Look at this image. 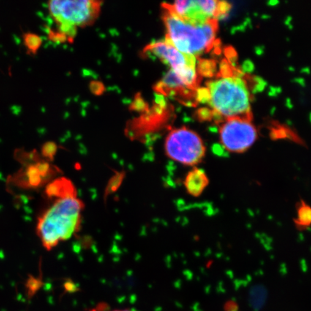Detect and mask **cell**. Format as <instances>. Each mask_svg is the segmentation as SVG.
I'll return each instance as SVG.
<instances>
[{
    "label": "cell",
    "instance_id": "cell-1",
    "mask_svg": "<svg viewBox=\"0 0 311 311\" xmlns=\"http://www.w3.org/2000/svg\"><path fill=\"white\" fill-rule=\"evenodd\" d=\"M85 204L77 197L56 200L38 222L37 233L43 246L50 250L80 229Z\"/></svg>",
    "mask_w": 311,
    "mask_h": 311
},
{
    "label": "cell",
    "instance_id": "cell-2",
    "mask_svg": "<svg viewBox=\"0 0 311 311\" xmlns=\"http://www.w3.org/2000/svg\"><path fill=\"white\" fill-rule=\"evenodd\" d=\"M162 20L166 41L177 49L192 56H200L213 48L218 31V20L193 23L183 20L162 4Z\"/></svg>",
    "mask_w": 311,
    "mask_h": 311
},
{
    "label": "cell",
    "instance_id": "cell-3",
    "mask_svg": "<svg viewBox=\"0 0 311 311\" xmlns=\"http://www.w3.org/2000/svg\"><path fill=\"white\" fill-rule=\"evenodd\" d=\"M208 99L213 113L224 119L248 117L251 96L246 82L236 75H222L207 83Z\"/></svg>",
    "mask_w": 311,
    "mask_h": 311
},
{
    "label": "cell",
    "instance_id": "cell-4",
    "mask_svg": "<svg viewBox=\"0 0 311 311\" xmlns=\"http://www.w3.org/2000/svg\"><path fill=\"white\" fill-rule=\"evenodd\" d=\"M100 1L54 0L48 3L50 15L68 41L74 40L77 28L92 24L100 12Z\"/></svg>",
    "mask_w": 311,
    "mask_h": 311
},
{
    "label": "cell",
    "instance_id": "cell-5",
    "mask_svg": "<svg viewBox=\"0 0 311 311\" xmlns=\"http://www.w3.org/2000/svg\"><path fill=\"white\" fill-rule=\"evenodd\" d=\"M169 158L189 167H195L203 161L205 146L200 135L186 127L175 129L167 135L164 143Z\"/></svg>",
    "mask_w": 311,
    "mask_h": 311
},
{
    "label": "cell",
    "instance_id": "cell-6",
    "mask_svg": "<svg viewBox=\"0 0 311 311\" xmlns=\"http://www.w3.org/2000/svg\"><path fill=\"white\" fill-rule=\"evenodd\" d=\"M145 55H151L171 67L184 85L192 87L199 81L197 57L182 53L166 41H156L146 45Z\"/></svg>",
    "mask_w": 311,
    "mask_h": 311
},
{
    "label": "cell",
    "instance_id": "cell-7",
    "mask_svg": "<svg viewBox=\"0 0 311 311\" xmlns=\"http://www.w3.org/2000/svg\"><path fill=\"white\" fill-rule=\"evenodd\" d=\"M252 118L236 117L224 120L219 129L222 147L231 153L245 152L255 143L258 133Z\"/></svg>",
    "mask_w": 311,
    "mask_h": 311
},
{
    "label": "cell",
    "instance_id": "cell-8",
    "mask_svg": "<svg viewBox=\"0 0 311 311\" xmlns=\"http://www.w3.org/2000/svg\"><path fill=\"white\" fill-rule=\"evenodd\" d=\"M164 4L178 16L193 23L218 20L228 12L230 7L228 3L216 0H184L175 1L172 4Z\"/></svg>",
    "mask_w": 311,
    "mask_h": 311
},
{
    "label": "cell",
    "instance_id": "cell-9",
    "mask_svg": "<svg viewBox=\"0 0 311 311\" xmlns=\"http://www.w3.org/2000/svg\"><path fill=\"white\" fill-rule=\"evenodd\" d=\"M172 106L165 97L156 94L155 102L146 113L135 118L127 128V135L131 138H142L151 133L157 131L168 122L171 115Z\"/></svg>",
    "mask_w": 311,
    "mask_h": 311
},
{
    "label": "cell",
    "instance_id": "cell-10",
    "mask_svg": "<svg viewBox=\"0 0 311 311\" xmlns=\"http://www.w3.org/2000/svg\"><path fill=\"white\" fill-rule=\"evenodd\" d=\"M156 94L164 97H172L178 98L179 101L184 99V103L189 99L195 98L196 91L189 89L173 70L170 69L160 82L154 87Z\"/></svg>",
    "mask_w": 311,
    "mask_h": 311
},
{
    "label": "cell",
    "instance_id": "cell-11",
    "mask_svg": "<svg viewBox=\"0 0 311 311\" xmlns=\"http://www.w3.org/2000/svg\"><path fill=\"white\" fill-rule=\"evenodd\" d=\"M209 183V178L204 170L195 167L186 175L184 185L189 195L198 197L203 193Z\"/></svg>",
    "mask_w": 311,
    "mask_h": 311
},
{
    "label": "cell",
    "instance_id": "cell-12",
    "mask_svg": "<svg viewBox=\"0 0 311 311\" xmlns=\"http://www.w3.org/2000/svg\"><path fill=\"white\" fill-rule=\"evenodd\" d=\"M46 196L56 200L66 197H77V190L72 181L61 178L55 179L45 188Z\"/></svg>",
    "mask_w": 311,
    "mask_h": 311
},
{
    "label": "cell",
    "instance_id": "cell-13",
    "mask_svg": "<svg viewBox=\"0 0 311 311\" xmlns=\"http://www.w3.org/2000/svg\"><path fill=\"white\" fill-rule=\"evenodd\" d=\"M296 217L293 219L295 227L300 230H304L311 225V206L304 200L301 199L296 205Z\"/></svg>",
    "mask_w": 311,
    "mask_h": 311
},
{
    "label": "cell",
    "instance_id": "cell-14",
    "mask_svg": "<svg viewBox=\"0 0 311 311\" xmlns=\"http://www.w3.org/2000/svg\"><path fill=\"white\" fill-rule=\"evenodd\" d=\"M24 175L26 179H23V184L28 186L30 188H37L45 181L36 168V164L30 165L27 168Z\"/></svg>",
    "mask_w": 311,
    "mask_h": 311
},
{
    "label": "cell",
    "instance_id": "cell-15",
    "mask_svg": "<svg viewBox=\"0 0 311 311\" xmlns=\"http://www.w3.org/2000/svg\"><path fill=\"white\" fill-rule=\"evenodd\" d=\"M23 42L29 53L36 54L41 48L42 39L40 36L33 33H25L23 34Z\"/></svg>",
    "mask_w": 311,
    "mask_h": 311
},
{
    "label": "cell",
    "instance_id": "cell-16",
    "mask_svg": "<svg viewBox=\"0 0 311 311\" xmlns=\"http://www.w3.org/2000/svg\"><path fill=\"white\" fill-rule=\"evenodd\" d=\"M42 285L43 282L41 281L40 277L36 278L33 276H30L28 277V280L26 281V283H25V288H26V293L28 299L31 300L36 294V293L40 290Z\"/></svg>",
    "mask_w": 311,
    "mask_h": 311
},
{
    "label": "cell",
    "instance_id": "cell-17",
    "mask_svg": "<svg viewBox=\"0 0 311 311\" xmlns=\"http://www.w3.org/2000/svg\"><path fill=\"white\" fill-rule=\"evenodd\" d=\"M149 105L144 100V99L140 96V93H138L135 95L133 102L132 105L130 107L131 110L143 113H146L149 110Z\"/></svg>",
    "mask_w": 311,
    "mask_h": 311
},
{
    "label": "cell",
    "instance_id": "cell-18",
    "mask_svg": "<svg viewBox=\"0 0 311 311\" xmlns=\"http://www.w3.org/2000/svg\"><path fill=\"white\" fill-rule=\"evenodd\" d=\"M57 145L54 142L48 141L43 145L41 152H42L44 157L47 158L50 160H53V157L57 152Z\"/></svg>",
    "mask_w": 311,
    "mask_h": 311
},
{
    "label": "cell",
    "instance_id": "cell-19",
    "mask_svg": "<svg viewBox=\"0 0 311 311\" xmlns=\"http://www.w3.org/2000/svg\"><path fill=\"white\" fill-rule=\"evenodd\" d=\"M36 167L44 179H45V178L49 176L50 172H51V168H50L51 167H50V164L48 162H39V163L36 164Z\"/></svg>",
    "mask_w": 311,
    "mask_h": 311
},
{
    "label": "cell",
    "instance_id": "cell-20",
    "mask_svg": "<svg viewBox=\"0 0 311 311\" xmlns=\"http://www.w3.org/2000/svg\"><path fill=\"white\" fill-rule=\"evenodd\" d=\"M47 32H48V39L50 41H53V42L61 43L68 41L67 37H66L64 33L59 32V31H53L50 30V28H48Z\"/></svg>",
    "mask_w": 311,
    "mask_h": 311
},
{
    "label": "cell",
    "instance_id": "cell-21",
    "mask_svg": "<svg viewBox=\"0 0 311 311\" xmlns=\"http://www.w3.org/2000/svg\"><path fill=\"white\" fill-rule=\"evenodd\" d=\"M89 88H90L91 92L95 95H101L105 91V87H104L103 84L99 81L91 82Z\"/></svg>",
    "mask_w": 311,
    "mask_h": 311
},
{
    "label": "cell",
    "instance_id": "cell-22",
    "mask_svg": "<svg viewBox=\"0 0 311 311\" xmlns=\"http://www.w3.org/2000/svg\"><path fill=\"white\" fill-rule=\"evenodd\" d=\"M64 286H65V289L68 291L71 292L72 290H74V285L72 282H66Z\"/></svg>",
    "mask_w": 311,
    "mask_h": 311
},
{
    "label": "cell",
    "instance_id": "cell-23",
    "mask_svg": "<svg viewBox=\"0 0 311 311\" xmlns=\"http://www.w3.org/2000/svg\"><path fill=\"white\" fill-rule=\"evenodd\" d=\"M112 311H134L131 310V309H115V310H113Z\"/></svg>",
    "mask_w": 311,
    "mask_h": 311
}]
</instances>
